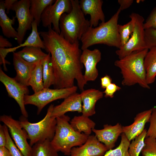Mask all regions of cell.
<instances>
[{"mask_svg": "<svg viewBox=\"0 0 156 156\" xmlns=\"http://www.w3.org/2000/svg\"><path fill=\"white\" fill-rule=\"evenodd\" d=\"M54 107L51 104L44 118L37 122L31 123L23 115L19 118V121L28 134L31 147L38 142L47 140L51 141L53 138L57 125L56 118L51 116Z\"/></svg>", "mask_w": 156, "mask_h": 156, "instance_id": "8992f818", "label": "cell"}, {"mask_svg": "<svg viewBox=\"0 0 156 156\" xmlns=\"http://www.w3.org/2000/svg\"><path fill=\"white\" fill-rule=\"evenodd\" d=\"M30 156H58V154L52 146L51 141L47 140L33 146Z\"/></svg>", "mask_w": 156, "mask_h": 156, "instance_id": "484cf974", "label": "cell"}, {"mask_svg": "<svg viewBox=\"0 0 156 156\" xmlns=\"http://www.w3.org/2000/svg\"><path fill=\"white\" fill-rule=\"evenodd\" d=\"M144 146L141 151L142 156H156V139L146 137Z\"/></svg>", "mask_w": 156, "mask_h": 156, "instance_id": "d6a6232c", "label": "cell"}, {"mask_svg": "<svg viewBox=\"0 0 156 156\" xmlns=\"http://www.w3.org/2000/svg\"><path fill=\"white\" fill-rule=\"evenodd\" d=\"M144 27L145 29L150 28L156 29V6L144 23Z\"/></svg>", "mask_w": 156, "mask_h": 156, "instance_id": "8d00e7d4", "label": "cell"}, {"mask_svg": "<svg viewBox=\"0 0 156 156\" xmlns=\"http://www.w3.org/2000/svg\"><path fill=\"white\" fill-rule=\"evenodd\" d=\"M0 121L7 126L15 144L23 156H30L32 147L27 142L28 134L19 120L10 115L4 114L0 116Z\"/></svg>", "mask_w": 156, "mask_h": 156, "instance_id": "30bf717a", "label": "cell"}, {"mask_svg": "<svg viewBox=\"0 0 156 156\" xmlns=\"http://www.w3.org/2000/svg\"><path fill=\"white\" fill-rule=\"evenodd\" d=\"M55 0H30L29 11L31 15L39 26L42 14L48 5L53 4Z\"/></svg>", "mask_w": 156, "mask_h": 156, "instance_id": "d4e9b609", "label": "cell"}, {"mask_svg": "<svg viewBox=\"0 0 156 156\" xmlns=\"http://www.w3.org/2000/svg\"><path fill=\"white\" fill-rule=\"evenodd\" d=\"M121 140L119 146L114 149L107 151L103 156H130L128 149L130 144L124 133L121 135Z\"/></svg>", "mask_w": 156, "mask_h": 156, "instance_id": "f546056e", "label": "cell"}, {"mask_svg": "<svg viewBox=\"0 0 156 156\" xmlns=\"http://www.w3.org/2000/svg\"><path fill=\"white\" fill-rule=\"evenodd\" d=\"M152 113L150 119V125L147 131L146 137L156 139V107L152 108Z\"/></svg>", "mask_w": 156, "mask_h": 156, "instance_id": "d590c367", "label": "cell"}, {"mask_svg": "<svg viewBox=\"0 0 156 156\" xmlns=\"http://www.w3.org/2000/svg\"><path fill=\"white\" fill-rule=\"evenodd\" d=\"M108 151L96 137L90 135L85 142L79 147L73 148L70 156H103Z\"/></svg>", "mask_w": 156, "mask_h": 156, "instance_id": "5bb4252c", "label": "cell"}, {"mask_svg": "<svg viewBox=\"0 0 156 156\" xmlns=\"http://www.w3.org/2000/svg\"><path fill=\"white\" fill-rule=\"evenodd\" d=\"M6 138L3 125H0V147H5Z\"/></svg>", "mask_w": 156, "mask_h": 156, "instance_id": "ab89813d", "label": "cell"}, {"mask_svg": "<svg viewBox=\"0 0 156 156\" xmlns=\"http://www.w3.org/2000/svg\"><path fill=\"white\" fill-rule=\"evenodd\" d=\"M30 0H21L16 2L12 7V10L15 12V17L18 23L16 39L19 45L23 43L27 31L31 28V23L34 20L30 14Z\"/></svg>", "mask_w": 156, "mask_h": 156, "instance_id": "7c38bea8", "label": "cell"}, {"mask_svg": "<svg viewBox=\"0 0 156 156\" xmlns=\"http://www.w3.org/2000/svg\"><path fill=\"white\" fill-rule=\"evenodd\" d=\"M147 131L146 129H144L142 133L132 140L128 149L130 156H139L144 146Z\"/></svg>", "mask_w": 156, "mask_h": 156, "instance_id": "4dcf8cb0", "label": "cell"}, {"mask_svg": "<svg viewBox=\"0 0 156 156\" xmlns=\"http://www.w3.org/2000/svg\"><path fill=\"white\" fill-rule=\"evenodd\" d=\"M16 53L24 60L33 64L42 62L47 55L43 52L41 48L32 46L24 47L21 50Z\"/></svg>", "mask_w": 156, "mask_h": 156, "instance_id": "603a6c76", "label": "cell"}, {"mask_svg": "<svg viewBox=\"0 0 156 156\" xmlns=\"http://www.w3.org/2000/svg\"><path fill=\"white\" fill-rule=\"evenodd\" d=\"M112 79L111 77L106 75L101 78V88L103 89L106 88L112 83Z\"/></svg>", "mask_w": 156, "mask_h": 156, "instance_id": "f35d334b", "label": "cell"}, {"mask_svg": "<svg viewBox=\"0 0 156 156\" xmlns=\"http://www.w3.org/2000/svg\"><path fill=\"white\" fill-rule=\"evenodd\" d=\"M118 2L120 5L121 10H123L128 8L133 4V0H118Z\"/></svg>", "mask_w": 156, "mask_h": 156, "instance_id": "60d3db41", "label": "cell"}, {"mask_svg": "<svg viewBox=\"0 0 156 156\" xmlns=\"http://www.w3.org/2000/svg\"><path fill=\"white\" fill-rule=\"evenodd\" d=\"M42 63L44 87L49 88L51 86L53 85L55 82L54 71L49 53H48Z\"/></svg>", "mask_w": 156, "mask_h": 156, "instance_id": "83f0119b", "label": "cell"}, {"mask_svg": "<svg viewBox=\"0 0 156 156\" xmlns=\"http://www.w3.org/2000/svg\"><path fill=\"white\" fill-rule=\"evenodd\" d=\"M36 21L34 20L31 23V33L24 43L13 48L14 51L19 48L26 46H32L44 49L43 42L41 39L38 31Z\"/></svg>", "mask_w": 156, "mask_h": 156, "instance_id": "4316f807", "label": "cell"}, {"mask_svg": "<svg viewBox=\"0 0 156 156\" xmlns=\"http://www.w3.org/2000/svg\"><path fill=\"white\" fill-rule=\"evenodd\" d=\"M13 64L16 72L15 79L20 84L28 86L32 72L36 64L29 63L22 58L16 52H13Z\"/></svg>", "mask_w": 156, "mask_h": 156, "instance_id": "ac0fdd59", "label": "cell"}, {"mask_svg": "<svg viewBox=\"0 0 156 156\" xmlns=\"http://www.w3.org/2000/svg\"><path fill=\"white\" fill-rule=\"evenodd\" d=\"M82 102L80 94L73 93L64 99L60 104L54 106L51 116L56 118L69 112L82 113Z\"/></svg>", "mask_w": 156, "mask_h": 156, "instance_id": "e0dca14e", "label": "cell"}, {"mask_svg": "<svg viewBox=\"0 0 156 156\" xmlns=\"http://www.w3.org/2000/svg\"><path fill=\"white\" fill-rule=\"evenodd\" d=\"M72 9L71 0H56L48 6L43 11L41 17L42 26L45 27L53 25V29L60 34V20L64 13H69Z\"/></svg>", "mask_w": 156, "mask_h": 156, "instance_id": "9c48e42d", "label": "cell"}, {"mask_svg": "<svg viewBox=\"0 0 156 156\" xmlns=\"http://www.w3.org/2000/svg\"><path fill=\"white\" fill-rule=\"evenodd\" d=\"M121 88L114 83H112L105 89L103 93H105V97L112 98L114 93L117 91L121 89Z\"/></svg>", "mask_w": 156, "mask_h": 156, "instance_id": "74e56055", "label": "cell"}, {"mask_svg": "<svg viewBox=\"0 0 156 156\" xmlns=\"http://www.w3.org/2000/svg\"><path fill=\"white\" fill-rule=\"evenodd\" d=\"M77 88L78 87L75 86L70 88L58 89L44 88L32 95H25V104L36 106L37 108V113L38 115L47 105L57 99H64L71 94L76 92Z\"/></svg>", "mask_w": 156, "mask_h": 156, "instance_id": "52a82bcc", "label": "cell"}, {"mask_svg": "<svg viewBox=\"0 0 156 156\" xmlns=\"http://www.w3.org/2000/svg\"><path fill=\"white\" fill-rule=\"evenodd\" d=\"M129 17L134 23V28L130 38L122 47L116 51L119 59L122 58L132 53L146 49L145 39L144 18L139 14L132 13Z\"/></svg>", "mask_w": 156, "mask_h": 156, "instance_id": "ba28073f", "label": "cell"}, {"mask_svg": "<svg viewBox=\"0 0 156 156\" xmlns=\"http://www.w3.org/2000/svg\"><path fill=\"white\" fill-rule=\"evenodd\" d=\"M57 125L54 136L51 141L53 148L58 152L70 155L72 148L80 146L87 140L88 135L75 131L69 123L70 118L64 115L56 118Z\"/></svg>", "mask_w": 156, "mask_h": 156, "instance_id": "277c9868", "label": "cell"}, {"mask_svg": "<svg viewBox=\"0 0 156 156\" xmlns=\"http://www.w3.org/2000/svg\"><path fill=\"white\" fill-rule=\"evenodd\" d=\"M46 31H40L44 49L51 56L55 77L54 89L70 88L74 86L75 80L82 91L87 82L85 81L80 61L82 53L79 41L71 43L55 32L51 25Z\"/></svg>", "mask_w": 156, "mask_h": 156, "instance_id": "6da1fadb", "label": "cell"}, {"mask_svg": "<svg viewBox=\"0 0 156 156\" xmlns=\"http://www.w3.org/2000/svg\"><path fill=\"white\" fill-rule=\"evenodd\" d=\"M12 45L6 38H4L2 36H0V48H5V47L11 48Z\"/></svg>", "mask_w": 156, "mask_h": 156, "instance_id": "b9f144b4", "label": "cell"}, {"mask_svg": "<svg viewBox=\"0 0 156 156\" xmlns=\"http://www.w3.org/2000/svg\"><path fill=\"white\" fill-rule=\"evenodd\" d=\"M145 39L146 48L156 47V29L150 28L145 29Z\"/></svg>", "mask_w": 156, "mask_h": 156, "instance_id": "e575fe53", "label": "cell"}, {"mask_svg": "<svg viewBox=\"0 0 156 156\" xmlns=\"http://www.w3.org/2000/svg\"><path fill=\"white\" fill-rule=\"evenodd\" d=\"M42 62L36 64L32 72L28 83L29 86L31 87L34 93L44 88Z\"/></svg>", "mask_w": 156, "mask_h": 156, "instance_id": "f1b7e54d", "label": "cell"}, {"mask_svg": "<svg viewBox=\"0 0 156 156\" xmlns=\"http://www.w3.org/2000/svg\"><path fill=\"white\" fill-rule=\"evenodd\" d=\"M72 9L69 13L62 14L60 20V34L71 43L80 40L90 27V21L86 18L78 0H71Z\"/></svg>", "mask_w": 156, "mask_h": 156, "instance_id": "5b68a950", "label": "cell"}, {"mask_svg": "<svg viewBox=\"0 0 156 156\" xmlns=\"http://www.w3.org/2000/svg\"><path fill=\"white\" fill-rule=\"evenodd\" d=\"M149 49L144 60L146 80L148 85L153 83L156 78V47H152Z\"/></svg>", "mask_w": 156, "mask_h": 156, "instance_id": "7402d4cb", "label": "cell"}, {"mask_svg": "<svg viewBox=\"0 0 156 156\" xmlns=\"http://www.w3.org/2000/svg\"><path fill=\"white\" fill-rule=\"evenodd\" d=\"M121 11L120 7L108 21L101 23L98 26L95 27H90L80 40L82 44L81 49L83 50L98 44L120 49L121 44L118 30V21Z\"/></svg>", "mask_w": 156, "mask_h": 156, "instance_id": "7a4b0ae2", "label": "cell"}, {"mask_svg": "<svg viewBox=\"0 0 156 156\" xmlns=\"http://www.w3.org/2000/svg\"><path fill=\"white\" fill-rule=\"evenodd\" d=\"M82 51L80 61L85 68L84 79L86 82L94 81L99 75L96 65L101 60V53L97 49L92 50L87 49Z\"/></svg>", "mask_w": 156, "mask_h": 156, "instance_id": "4fadbf2b", "label": "cell"}, {"mask_svg": "<svg viewBox=\"0 0 156 156\" xmlns=\"http://www.w3.org/2000/svg\"><path fill=\"white\" fill-rule=\"evenodd\" d=\"M152 111V109H151L138 114L131 124L122 126L123 133L130 141L142 133L144 129L146 124L149 122Z\"/></svg>", "mask_w": 156, "mask_h": 156, "instance_id": "d6986e66", "label": "cell"}, {"mask_svg": "<svg viewBox=\"0 0 156 156\" xmlns=\"http://www.w3.org/2000/svg\"><path fill=\"white\" fill-rule=\"evenodd\" d=\"M92 131L94 133L98 140L104 144L108 150L112 149L115 146L119 136L123 133L122 126L119 123L114 126L105 124L103 129L94 128Z\"/></svg>", "mask_w": 156, "mask_h": 156, "instance_id": "9a60e30c", "label": "cell"}, {"mask_svg": "<svg viewBox=\"0 0 156 156\" xmlns=\"http://www.w3.org/2000/svg\"><path fill=\"white\" fill-rule=\"evenodd\" d=\"M17 1V0H5L4 1L5 7L6 10V12L7 14L9 13L10 10H12L13 5Z\"/></svg>", "mask_w": 156, "mask_h": 156, "instance_id": "7bdbcfd3", "label": "cell"}, {"mask_svg": "<svg viewBox=\"0 0 156 156\" xmlns=\"http://www.w3.org/2000/svg\"></svg>", "mask_w": 156, "mask_h": 156, "instance_id": "f6af8a7d", "label": "cell"}, {"mask_svg": "<svg viewBox=\"0 0 156 156\" xmlns=\"http://www.w3.org/2000/svg\"><path fill=\"white\" fill-rule=\"evenodd\" d=\"M134 28V23L131 19L124 25L118 24V30L120 41V48L128 41L133 32Z\"/></svg>", "mask_w": 156, "mask_h": 156, "instance_id": "1f68e13d", "label": "cell"}, {"mask_svg": "<svg viewBox=\"0 0 156 156\" xmlns=\"http://www.w3.org/2000/svg\"><path fill=\"white\" fill-rule=\"evenodd\" d=\"M103 93L98 90L92 88L82 91L80 95L83 103L82 115L89 117L95 114V104L99 100L103 97Z\"/></svg>", "mask_w": 156, "mask_h": 156, "instance_id": "ffe728a7", "label": "cell"}, {"mask_svg": "<svg viewBox=\"0 0 156 156\" xmlns=\"http://www.w3.org/2000/svg\"><path fill=\"white\" fill-rule=\"evenodd\" d=\"M148 50L146 48L134 52L115 61L114 65L120 70L123 86H131L138 84L144 88L150 89L146 81L144 65V58Z\"/></svg>", "mask_w": 156, "mask_h": 156, "instance_id": "3957f363", "label": "cell"}, {"mask_svg": "<svg viewBox=\"0 0 156 156\" xmlns=\"http://www.w3.org/2000/svg\"><path fill=\"white\" fill-rule=\"evenodd\" d=\"M72 128L78 132L83 133L88 135L91 134L96 124L88 117L81 115L75 116L70 122Z\"/></svg>", "mask_w": 156, "mask_h": 156, "instance_id": "cb8c5ba5", "label": "cell"}, {"mask_svg": "<svg viewBox=\"0 0 156 156\" xmlns=\"http://www.w3.org/2000/svg\"><path fill=\"white\" fill-rule=\"evenodd\" d=\"M5 9L3 1H0V26L1 28L4 35L8 38L16 39L17 36V32L13 27L12 25L14 24L16 17L10 19L5 13Z\"/></svg>", "mask_w": 156, "mask_h": 156, "instance_id": "44dd1931", "label": "cell"}, {"mask_svg": "<svg viewBox=\"0 0 156 156\" xmlns=\"http://www.w3.org/2000/svg\"><path fill=\"white\" fill-rule=\"evenodd\" d=\"M4 130L6 136L5 147L10 151L12 156H24L11 138L6 126L3 125Z\"/></svg>", "mask_w": 156, "mask_h": 156, "instance_id": "836d02e7", "label": "cell"}, {"mask_svg": "<svg viewBox=\"0 0 156 156\" xmlns=\"http://www.w3.org/2000/svg\"><path fill=\"white\" fill-rule=\"evenodd\" d=\"M0 156H12L11 153L5 147H0Z\"/></svg>", "mask_w": 156, "mask_h": 156, "instance_id": "ee69618b", "label": "cell"}, {"mask_svg": "<svg viewBox=\"0 0 156 156\" xmlns=\"http://www.w3.org/2000/svg\"><path fill=\"white\" fill-rule=\"evenodd\" d=\"M103 1L102 0H81L80 8L85 15L89 14V21L91 27H95L99 21L105 22V16L102 9Z\"/></svg>", "mask_w": 156, "mask_h": 156, "instance_id": "2e32d148", "label": "cell"}, {"mask_svg": "<svg viewBox=\"0 0 156 156\" xmlns=\"http://www.w3.org/2000/svg\"><path fill=\"white\" fill-rule=\"evenodd\" d=\"M0 81L3 84L8 96L14 99L19 105L22 115L27 118L28 114L26 109L24 97L29 93L27 86H24L5 74L0 69Z\"/></svg>", "mask_w": 156, "mask_h": 156, "instance_id": "8fae6325", "label": "cell"}]
</instances>
